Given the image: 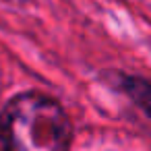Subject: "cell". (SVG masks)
Masks as SVG:
<instances>
[{"label":"cell","instance_id":"1","mask_svg":"<svg viewBox=\"0 0 151 151\" xmlns=\"http://www.w3.org/2000/svg\"><path fill=\"white\" fill-rule=\"evenodd\" d=\"M70 122L42 93H23L0 114V151H68Z\"/></svg>","mask_w":151,"mask_h":151}]
</instances>
